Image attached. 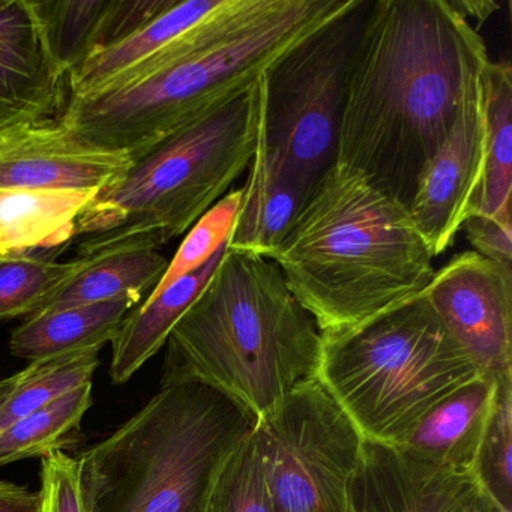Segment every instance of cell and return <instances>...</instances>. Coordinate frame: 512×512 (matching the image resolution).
Here are the masks:
<instances>
[{
	"label": "cell",
	"instance_id": "obj_12",
	"mask_svg": "<svg viewBox=\"0 0 512 512\" xmlns=\"http://www.w3.org/2000/svg\"><path fill=\"white\" fill-rule=\"evenodd\" d=\"M484 154L479 74L464 95L454 127L422 172L407 208L433 257L445 253L454 244L469 215L481 184Z\"/></svg>",
	"mask_w": 512,
	"mask_h": 512
},
{
	"label": "cell",
	"instance_id": "obj_31",
	"mask_svg": "<svg viewBox=\"0 0 512 512\" xmlns=\"http://www.w3.org/2000/svg\"><path fill=\"white\" fill-rule=\"evenodd\" d=\"M461 229L466 230L467 239L479 256L512 265V224L487 215L470 214Z\"/></svg>",
	"mask_w": 512,
	"mask_h": 512
},
{
	"label": "cell",
	"instance_id": "obj_22",
	"mask_svg": "<svg viewBox=\"0 0 512 512\" xmlns=\"http://www.w3.org/2000/svg\"><path fill=\"white\" fill-rule=\"evenodd\" d=\"M481 103L485 130L484 170L469 215H487L512 224V70L509 62L485 64L481 73Z\"/></svg>",
	"mask_w": 512,
	"mask_h": 512
},
{
	"label": "cell",
	"instance_id": "obj_25",
	"mask_svg": "<svg viewBox=\"0 0 512 512\" xmlns=\"http://www.w3.org/2000/svg\"><path fill=\"white\" fill-rule=\"evenodd\" d=\"M34 7L53 58L67 79L106 46L112 0H34Z\"/></svg>",
	"mask_w": 512,
	"mask_h": 512
},
{
	"label": "cell",
	"instance_id": "obj_8",
	"mask_svg": "<svg viewBox=\"0 0 512 512\" xmlns=\"http://www.w3.org/2000/svg\"><path fill=\"white\" fill-rule=\"evenodd\" d=\"M368 7L370 0H347L260 77L266 149L310 190L337 163L347 82Z\"/></svg>",
	"mask_w": 512,
	"mask_h": 512
},
{
	"label": "cell",
	"instance_id": "obj_29",
	"mask_svg": "<svg viewBox=\"0 0 512 512\" xmlns=\"http://www.w3.org/2000/svg\"><path fill=\"white\" fill-rule=\"evenodd\" d=\"M208 512H274L254 431L221 470Z\"/></svg>",
	"mask_w": 512,
	"mask_h": 512
},
{
	"label": "cell",
	"instance_id": "obj_6",
	"mask_svg": "<svg viewBox=\"0 0 512 512\" xmlns=\"http://www.w3.org/2000/svg\"><path fill=\"white\" fill-rule=\"evenodd\" d=\"M260 110L259 79L245 94L133 155L127 172L77 220L79 256L118 245L160 248L184 235L250 167Z\"/></svg>",
	"mask_w": 512,
	"mask_h": 512
},
{
	"label": "cell",
	"instance_id": "obj_30",
	"mask_svg": "<svg viewBox=\"0 0 512 512\" xmlns=\"http://www.w3.org/2000/svg\"><path fill=\"white\" fill-rule=\"evenodd\" d=\"M40 512H88L77 457L56 451L41 458Z\"/></svg>",
	"mask_w": 512,
	"mask_h": 512
},
{
	"label": "cell",
	"instance_id": "obj_9",
	"mask_svg": "<svg viewBox=\"0 0 512 512\" xmlns=\"http://www.w3.org/2000/svg\"><path fill=\"white\" fill-rule=\"evenodd\" d=\"M254 437L274 512H346L364 437L319 380L257 419Z\"/></svg>",
	"mask_w": 512,
	"mask_h": 512
},
{
	"label": "cell",
	"instance_id": "obj_15",
	"mask_svg": "<svg viewBox=\"0 0 512 512\" xmlns=\"http://www.w3.org/2000/svg\"><path fill=\"white\" fill-rule=\"evenodd\" d=\"M242 188L244 194L227 250L269 259L298 220L313 190L266 149L260 131Z\"/></svg>",
	"mask_w": 512,
	"mask_h": 512
},
{
	"label": "cell",
	"instance_id": "obj_5",
	"mask_svg": "<svg viewBox=\"0 0 512 512\" xmlns=\"http://www.w3.org/2000/svg\"><path fill=\"white\" fill-rule=\"evenodd\" d=\"M257 418L217 389L161 382L118 430L77 457L88 512H208L221 470Z\"/></svg>",
	"mask_w": 512,
	"mask_h": 512
},
{
	"label": "cell",
	"instance_id": "obj_13",
	"mask_svg": "<svg viewBox=\"0 0 512 512\" xmlns=\"http://www.w3.org/2000/svg\"><path fill=\"white\" fill-rule=\"evenodd\" d=\"M130 166L127 152L83 142L55 119L0 133V190L100 193Z\"/></svg>",
	"mask_w": 512,
	"mask_h": 512
},
{
	"label": "cell",
	"instance_id": "obj_16",
	"mask_svg": "<svg viewBox=\"0 0 512 512\" xmlns=\"http://www.w3.org/2000/svg\"><path fill=\"white\" fill-rule=\"evenodd\" d=\"M494 392L496 377L481 376L460 386L428 410L400 448L457 472L472 473Z\"/></svg>",
	"mask_w": 512,
	"mask_h": 512
},
{
	"label": "cell",
	"instance_id": "obj_32",
	"mask_svg": "<svg viewBox=\"0 0 512 512\" xmlns=\"http://www.w3.org/2000/svg\"><path fill=\"white\" fill-rule=\"evenodd\" d=\"M40 508L38 491L0 479V512H40Z\"/></svg>",
	"mask_w": 512,
	"mask_h": 512
},
{
	"label": "cell",
	"instance_id": "obj_18",
	"mask_svg": "<svg viewBox=\"0 0 512 512\" xmlns=\"http://www.w3.org/2000/svg\"><path fill=\"white\" fill-rule=\"evenodd\" d=\"M98 191L0 190V254L53 256L76 241V224Z\"/></svg>",
	"mask_w": 512,
	"mask_h": 512
},
{
	"label": "cell",
	"instance_id": "obj_28",
	"mask_svg": "<svg viewBox=\"0 0 512 512\" xmlns=\"http://www.w3.org/2000/svg\"><path fill=\"white\" fill-rule=\"evenodd\" d=\"M242 194L244 188H233L196 221L151 293L161 292L179 278L202 268L226 244L241 206Z\"/></svg>",
	"mask_w": 512,
	"mask_h": 512
},
{
	"label": "cell",
	"instance_id": "obj_26",
	"mask_svg": "<svg viewBox=\"0 0 512 512\" xmlns=\"http://www.w3.org/2000/svg\"><path fill=\"white\" fill-rule=\"evenodd\" d=\"M79 268V257L61 263L43 254H0V322L38 313Z\"/></svg>",
	"mask_w": 512,
	"mask_h": 512
},
{
	"label": "cell",
	"instance_id": "obj_7",
	"mask_svg": "<svg viewBox=\"0 0 512 512\" xmlns=\"http://www.w3.org/2000/svg\"><path fill=\"white\" fill-rule=\"evenodd\" d=\"M481 376L424 293L322 332L317 380L371 442L403 445L431 407Z\"/></svg>",
	"mask_w": 512,
	"mask_h": 512
},
{
	"label": "cell",
	"instance_id": "obj_24",
	"mask_svg": "<svg viewBox=\"0 0 512 512\" xmlns=\"http://www.w3.org/2000/svg\"><path fill=\"white\" fill-rule=\"evenodd\" d=\"M91 406L92 382H89L5 428L0 433V467L64 451L76 442Z\"/></svg>",
	"mask_w": 512,
	"mask_h": 512
},
{
	"label": "cell",
	"instance_id": "obj_1",
	"mask_svg": "<svg viewBox=\"0 0 512 512\" xmlns=\"http://www.w3.org/2000/svg\"><path fill=\"white\" fill-rule=\"evenodd\" d=\"M488 61L478 29L449 0H370L335 164L409 208Z\"/></svg>",
	"mask_w": 512,
	"mask_h": 512
},
{
	"label": "cell",
	"instance_id": "obj_23",
	"mask_svg": "<svg viewBox=\"0 0 512 512\" xmlns=\"http://www.w3.org/2000/svg\"><path fill=\"white\" fill-rule=\"evenodd\" d=\"M100 352L88 350L40 359L0 380V433L67 392L92 382L101 364Z\"/></svg>",
	"mask_w": 512,
	"mask_h": 512
},
{
	"label": "cell",
	"instance_id": "obj_21",
	"mask_svg": "<svg viewBox=\"0 0 512 512\" xmlns=\"http://www.w3.org/2000/svg\"><path fill=\"white\" fill-rule=\"evenodd\" d=\"M221 0L176 2L124 40L104 47L68 76L70 98L86 97L103 91L121 77L154 58L179 35L205 19Z\"/></svg>",
	"mask_w": 512,
	"mask_h": 512
},
{
	"label": "cell",
	"instance_id": "obj_4",
	"mask_svg": "<svg viewBox=\"0 0 512 512\" xmlns=\"http://www.w3.org/2000/svg\"><path fill=\"white\" fill-rule=\"evenodd\" d=\"M320 358L322 332L277 263L226 250L167 338L161 382L205 383L260 419L317 379Z\"/></svg>",
	"mask_w": 512,
	"mask_h": 512
},
{
	"label": "cell",
	"instance_id": "obj_2",
	"mask_svg": "<svg viewBox=\"0 0 512 512\" xmlns=\"http://www.w3.org/2000/svg\"><path fill=\"white\" fill-rule=\"evenodd\" d=\"M347 0H221L205 19L103 91L70 98L56 121L130 157L245 94Z\"/></svg>",
	"mask_w": 512,
	"mask_h": 512
},
{
	"label": "cell",
	"instance_id": "obj_20",
	"mask_svg": "<svg viewBox=\"0 0 512 512\" xmlns=\"http://www.w3.org/2000/svg\"><path fill=\"white\" fill-rule=\"evenodd\" d=\"M77 257L80 259L79 271L40 311L101 304L124 298L145 301L169 266V260L158 248L148 245H118Z\"/></svg>",
	"mask_w": 512,
	"mask_h": 512
},
{
	"label": "cell",
	"instance_id": "obj_14",
	"mask_svg": "<svg viewBox=\"0 0 512 512\" xmlns=\"http://www.w3.org/2000/svg\"><path fill=\"white\" fill-rule=\"evenodd\" d=\"M65 86L34 0H0V133L53 121Z\"/></svg>",
	"mask_w": 512,
	"mask_h": 512
},
{
	"label": "cell",
	"instance_id": "obj_11",
	"mask_svg": "<svg viewBox=\"0 0 512 512\" xmlns=\"http://www.w3.org/2000/svg\"><path fill=\"white\" fill-rule=\"evenodd\" d=\"M346 512H502L475 476L425 460L400 446L364 440Z\"/></svg>",
	"mask_w": 512,
	"mask_h": 512
},
{
	"label": "cell",
	"instance_id": "obj_19",
	"mask_svg": "<svg viewBox=\"0 0 512 512\" xmlns=\"http://www.w3.org/2000/svg\"><path fill=\"white\" fill-rule=\"evenodd\" d=\"M140 302L143 301L124 298L32 314L11 334V353L34 362L101 350L112 343L128 314Z\"/></svg>",
	"mask_w": 512,
	"mask_h": 512
},
{
	"label": "cell",
	"instance_id": "obj_27",
	"mask_svg": "<svg viewBox=\"0 0 512 512\" xmlns=\"http://www.w3.org/2000/svg\"><path fill=\"white\" fill-rule=\"evenodd\" d=\"M512 371L496 377L493 406L472 475L502 512H512Z\"/></svg>",
	"mask_w": 512,
	"mask_h": 512
},
{
	"label": "cell",
	"instance_id": "obj_33",
	"mask_svg": "<svg viewBox=\"0 0 512 512\" xmlns=\"http://www.w3.org/2000/svg\"><path fill=\"white\" fill-rule=\"evenodd\" d=\"M455 10L461 14V16L469 19H476L479 25L485 22L494 11L499 10V5L494 2H467V0H452Z\"/></svg>",
	"mask_w": 512,
	"mask_h": 512
},
{
	"label": "cell",
	"instance_id": "obj_3",
	"mask_svg": "<svg viewBox=\"0 0 512 512\" xmlns=\"http://www.w3.org/2000/svg\"><path fill=\"white\" fill-rule=\"evenodd\" d=\"M269 259L320 332L359 325L419 295L436 272L407 208L338 164Z\"/></svg>",
	"mask_w": 512,
	"mask_h": 512
},
{
	"label": "cell",
	"instance_id": "obj_17",
	"mask_svg": "<svg viewBox=\"0 0 512 512\" xmlns=\"http://www.w3.org/2000/svg\"><path fill=\"white\" fill-rule=\"evenodd\" d=\"M226 250L227 242L202 268L179 278L161 292L149 293L145 301L128 314L110 343L109 374L113 385L127 383L166 346L170 332L199 298Z\"/></svg>",
	"mask_w": 512,
	"mask_h": 512
},
{
	"label": "cell",
	"instance_id": "obj_10",
	"mask_svg": "<svg viewBox=\"0 0 512 512\" xmlns=\"http://www.w3.org/2000/svg\"><path fill=\"white\" fill-rule=\"evenodd\" d=\"M422 293L481 374L512 371V265L466 251L434 272Z\"/></svg>",
	"mask_w": 512,
	"mask_h": 512
}]
</instances>
